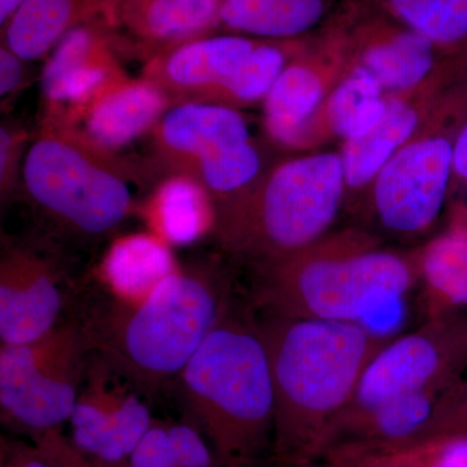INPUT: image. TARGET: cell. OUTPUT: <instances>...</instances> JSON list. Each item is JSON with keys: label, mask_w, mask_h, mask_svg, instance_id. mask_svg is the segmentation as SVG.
I'll list each match as a JSON object with an SVG mask.
<instances>
[{"label": "cell", "mask_w": 467, "mask_h": 467, "mask_svg": "<svg viewBox=\"0 0 467 467\" xmlns=\"http://www.w3.org/2000/svg\"><path fill=\"white\" fill-rule=\"evenodd\" d=\"M308 467H355L352 465H347V463L337 462V461L330 460H318L315 463Z\"/></svg>", "instance_id": "8d00e7d4"}, {"label": "cell", "mask_w": 467, "mask_h": 467, "mask_svg": "<svg viewBox=\"0 0 467 467\" xmlns=\"http://www.w3.org/2000/svg\"><path fill=\"white\" fill-rule=\"evenodd\" d=\"M169 243L156 234H130L112 243L100 264L99 275L113 303H142L168 276L178 272Z\"/></svg>", "instance_id": "ffe728a7"}, {"label": "cell", "mask_w": 467, "mask_h": 467, "mask_svg": "<svg viewBox=\"0 0 467 467\" xmlns=\"http://www.w3.org/2000/svg\"><path fill=\"white\" fill-rule=\"evenodd\" d=\"M121 3L122 0H24L2 26V45L29 63L41 60L77 27L98 20L119 24Z\"/></svg>", "instance_id": "d6986e66"}, {"label": "cell", "mask_w": 467, "mask_h": 467, "mask_svg": "<svg viewBox=\"0 0 467 467\" xmlns=\"http://www.w3.org/2000/svg\"><path fill=\"white\" fill-rule=\"evenodd\" d=\"M0 467H51L36 444L2 439Z\"/></svg>", "instance_id": "836d02e7"}, {"label": "cell", "mask_w": 467, "mask_h": 467, "mask_svg": "<svg viewBox=\"0 0 467 467\" xmlns=\"http://www.w3.org/2000/svg\"><path fill=\"white\" fill-rule=\"evenodd\" d=\"M346 192L340 153L285 160L244 192L216 202L214 232L226 251L267 265L325 238Z\"/></svg>", "instance_id": "5b68a950"}, {"label": "cell", "mask_w": 467, "mask_h": 467, "mask_svg": "<svg viewBox=\"0 0 467 467\" xmlns=\"http://www.w3.org/2000/svg\"><path fill=\"white\" fill-rule=\"evenodd\" d=\"M153 234L171 244H189L216 227V205L192 177L173 174L160 184L149 204Z\"/></svg>", "instance_id": "cb8c5ba5"}, {"label": "cell", "mask_w": 467, "mask_h": 467, "mask_svg": "<svg viewBox=\"0 0 467 467\" xmlns=\"http://www.w3.org/2000/svg\"><path fill=\"white\" fill-rule=\"evenodd\" d=\"M325 11V0H223L220 29L285 41L317 26Z\"/></svg>", "instance_id": "484cf974"}, {"label": "cell", "mask_w": 467, "mask_h": 467, "mask_svg": "<svg viewBox=\"0 0 467 467\" xmlns=\"http://www.w3.org/2000/svg\"><path fill=\"white\" fill-rule=\"evenodd\" d=\"M355 63V51L328 50L292 58L264 100L267 137L288 150H304L306 129Z\"/></svg>", "instance_id": "4fadbf2b"}, {"label": "cell", "mask_w": 467, "mask_h": 467, "mask_svg": "<svg viewBox=\"0 0 467 467\" xmlns=\"http://www.w3.org/2000/svg\"><path fill=\"white\" fill-rule=\"evenodd\" d=\"M299 54L294 39H260L238 72L207 103L235 109L264 103L285 67Z\"/></svg>", "instance_id": "83f0119b"}, {"label": "cell", "mask_w": 467, "mask_h": 467, "mask_svg": "<svg viewBox=\"0 0 467 467\" xmlns=\"http://www.w3.org/2000/svg\"><path fill=\"white\" fill-rule=\"evenodd\" d=\"M126 55H134L133 46L113 21H94L67 33L43 67V116L67 119L82 109L109 82L126 75Z\"/></svg>", "instance_id": "8fae6325"}, {"label": "cell", "mask_w": 467, "mask_h": 467, "mask_svg": "<svg viewBox=\"0 0 467 467\" xmlns=\"http://www.w3.org/2000/svg\"><path fill=\"white\" fill-rule=\"evenodd\" d=\"M466 121L467 69L371 183L374 211L384 229L417 235L434 225L453 181L454 146Z\"/></svg>", "instance_id": "52a82bcc"}, {"label": "cell", "mask_w": 467, "mask_h": 467, "mask_svg": "<svg viewBox=\"0 0 467 467\" xmlns=\"http://www.w3.org/2000/svg\"><path fill=\"white\" fill-rule=\"evenodd\" d=\"M229 309L225 276L178 270L142 303L109 304L82 326L92 352L150 392L180 378Z\"/></svg>", "instance_id": "277c9868"}, {"label": "cell", "mask_w": 467, "mask_h": 467, "mask_svg": "<svg viewBox=\"0 0 467 467\" xmlns=\"http://www.w3.org/2000/svg\"><path fill=\"white\" fill-rule=\"evenodd\" d=\"M259 327L275 389L273 462L308 467L389 340L350 322L266 317Z\"/></svg>", "instance_id": "6da1fadb"}, {"label": "cell", "mask_w": 467, "mask_h": 467, "mask_svg": "<svg viewBox=\"0 0 467 467\" xmlns=\"http://www.w3.org/2000/svg\"><path fill=\"white\" fill-rule=\"evenodd\" d=\"M23 2L24 0H0V26L7 23Z\"/></svg>", "instance_id": "d590c367"}, {"label": "cell", "mask_w": 467, "mask_h": 467, "mask_svg": "<svg viewBox=\"0 0 467 467\" xmlns=\"http://www.w3.org/2000/svg\"><path fill=\"white\" fill-rule=\"evenodd\" d=\"M256 269L254 300L266 317L359 325L400 304L420 282L417 252L389 250L359 230L327 234Z\"/></svg>", "instance_id": "7a4b0ae2"}, {"label": "cell", "mask_w": 467, "mask_h": 467, "mask_svg": "<svg viewBox=\"0 0 467 467\" xmlns=\"http://www.w3.org/2000/svg\"><path fill=\"white\" fill-rule=\"evenodd\" d=\"M130 467H178L169 441L167 423L155 420L131 454Z\"/></svg>", "instance_id": "1f68e13d"}, {"label": "cell", "mask_w": 467, "mask_h": 467, "mask_svg": "<svg viewBox=\"0 0 467 467\" xmlns=\"http://www.w3.org/2000/svg\"><path fill=\"white\" fill-rule=\"evenodd\" d=\"M386 106L387 94L376 77L353 66L309 122L304 150L331 138L347 142L362 137L377 125Z\"/></svg>", "instance_id": "44dd1931"}, {"label": "cell", "mask_w": 467, "mask_h": 467, "mask_svg": "<svg viewBox=\"0 0 467 467\" xmlns=\"http://www.w3.org/2000/svg\"><path fill=\"white\" fill-rule=\"evenodd\" d=\"M453 181L467 183V121L461 129L454 146Z\"/></svg>", "instance_id": "e575fe53"}, {"label": "cell", "mask_w": 467, "mask_h": 467, "mask_svg": "<svg viewBox=\"0 0 467 467\" xmlns=\"http://www.w3.org/2000/svg\"><path fill=\"white\" fill-rule=\"evenodd\" d=\"M466 367L467 316L429 319L418 330L378 350L359 378L355 395L337 418L362 413L414 393L444 391L461 379Z\"/></svg>", "instance_id": "9c48e42d"}, {"label": "cell", "mask_w": 467, "mask_h": 467, "mask_svg": "<svg viewBox=\"0 0 467 467\" xmlns=\"http://www.w3.org/2000/svg\"><path fill=\"white\" fill-rule=\"evenodd\" d=\"M427 317L459 315L467 308V229L454 227L417 252Z\"/></svg>", "instance_id": "603a6c76"}, {"label": "cell", "mask_w": 467, "mask_h": 467, "mask_svg": "<svg viewBox=\"0 0 467 467\" xmlns=\"http://www.w3.org/2000/svg\"><path fill=\"white\" fill-rule=\"evenodd\" d=\"M260 39L238 34L204 36L150 58L142 77L174 104L207 103L243 66Z\"/></svg>", "instance_id": "9a60e30c"}, {"label": "cell", "mask_w": 467, "mask_h": 467, "mask_svg": "<svg viewBox=\"0 0 467 467\" xmlns=\"http://www.w3.org/2000/svg\"><path fill=\"white\" fill-rule=\"evenodd\" d=\"M29 134L16 122H3L0 128V196L7 202L23 177Z\"/></svg>", "instance_id": "f546056e"}, {"label": "cell", "mask_w": 467, "mask_h": 467, "mask_svg": "<svg viewBox=\"0 0 467 467\" xmlns=\"http://www.w3.org/2000/svg\"><path fill=\"white\" fill-rule=\"evenodd\" d=\"M353 51V66L365 67L376 77L387 95L413 90L445 61L434 43L409 27L364 43Z\"/></svg>", "instance_id": "7402d4cb"}, {"label": "cell", "mask_w": 467, "mask_h": 467, "mask_svg": "<svg viewBox=\"0 0 467 467\" xmlns=\"http://www.w3.org/2000/svg\"><path fill=\"white\" fill-rule=\"evenodd\" d=\"M150 134L158 164L169 175L186 174L202 160L252 140L239 109L198 101L171 106Z\"/></svg>", "instance_id": "2e32d148"}, {"label": "cell", "mask_w": 467, "mask_h": 467, "mask_svg": "<svg viewBox=\"0 0 467 467\" xmlns=\"http://www.w3.org/2000/svg\"><path fill=\"white\" fill-rule=\"evenodd\" d=\"M140 392L95 353L69 420L72 441L101 465L130 467L131 454L155 422Z\"/></svg>", "instance_id": "30bf717a"}, {"label": "cell", "mask_w": 467, "mask_h": 467, "mask_svg": "<svg viewBox=\"0 0 467 467\" xmlns=\"http://www.w3.org/2000/svg\"><path fill=\"white\" fill-rule=\"evenodd\" d=\"M29 61L15 54L7 46L0 47V100L2 110L7 109L12 100L30 82V72L27 69Z\"/></svg>", "instance_id": "d6a6232c"}, {"label": "cell", "mask_w": 467, "mask_h": 467, "mask_svg": "<svg viewBox=\"0 0 467 467\" xmlns=\"http://www.w3.org/2000/svg\"><path fill=\"white\" fill-rule=\"evenodd\" d=\"M174 106L159 86L143 78L119 77L64 121L104 149L117 152L150 134ZM58 119V117H57Z\"/></svg>", "instance_id": "e0dca14e"}, {"label": "cell", "mask_w": 467, "mask_h": 467, "mask_svg": "<svg viewBox=\"0 0 467 467\" xmlns=\"http://www.w3.org/2000/svg\"><path fill=\"white\" fill-rule=\"evenodd\" d=\"M438 434L467 436V380L462 378L439 399L426 425L411 438Z\"/></svg>", "instance_id": "f1b7e54d"}, {"label": "cell", "mask_w": 467, "mask_h": 467, "mask_svg": "<svg viewBox=\"0 0 467 467\" xmlns=\"http://www.w3.org/2000/svg\"><path fill=\"white\" fill-rule=\"evenodd\" d=\"M21 180L46 216L81 235L109 233L133 211L130 164L57 117L43 116Z\"/></svg>", "instance_id": "8992f818"}, {"label": "cell", "mask_w": 467, "mask_h": 467, "mask_svg": "<svg viewBox=\"0 0 467 467\" xmlns=\"http://www.w3.org/2000/svg\"><path fill=\"white\" fill-rule=\"evenodd\" d=\"M57 267L24 247L7 248L0 261L2 346L39 339L58 325L64 297Z\"/></svg>", "instance_id": "5bb4252c"}, {"label": "cell", "mask_w": 467, "mask_h": 467, "mask_svg": "<svg viewBox=\"0 0 467 467\" xmlns=\"http://www.w3.org/2000/svg\"><path fill=\"white\" fill-rule=\"evenodd\" d=\"M90 342L78 322L58 324L39 339L2 346L3 422L33 438L72 417L88 368Z\"/></svg>", "instance_id": "ba28073f"}, {"label": "cell", "mask_w": 467, "mask_h": 467, "mask_svg": "<svg viewBox=\"0 0 467 467\" xmlns=\"http://www.w3.org/2000/svg\"><path fill=\"white\" fill-rule=\"evenodd\" d=\"M318 460L355 467H467V436H418L386 444L343 445L326 451Z\"/></svg>", "instance_id": "d4e9b609"}, {"label": "cell", "mask_w": 467, "mask_h": 467, "mask_svg": "<svg viewBox=\"0 0 467 467\" xmlns=\"http://www.w3.org/2000/svg\"><path fill=\"white\" fill-rule=\"evenodd\" d=\"M30 439L51 467H106L79 450L61 429L48 430Z\"/></svg>", "instance_id": "4dcf8cb0"}, {"label": "cell", "mask_w": 467, "mask_h": 467, "mask_svg": "<svg viewBox=\"0 0 467 467\" xmlns=\"http://www.w3.org/2000/svg\"><path fill=\"white\" fill-rule=\"evenodd\" d=\"M466 69V64L445 60L413 90L387 95L386 109L377 125L362 137L343 142L340 158L347 192L371 186L389 159L420 130L445 88Z\"/></svg>", "instance_id": "7c38bea8"}, {"label": "cell", "mask_w": 467, "mask_h": 467, "mask_svg": "<svg viewBox=\"0 0 467 467\" xmlns=\"http://www.w3.org/2000/svg\"><path fill=\"white\" fill-rule=\"evenodd\" d=\"M223 0H122L119 24L144 63L220 29Z\"/></svg>", "instance_id": "ac0fdd59"}, {"label": "cell", "mask_w": 467, "mask_h": 467, "mask_svg": "<svg viewBox=\"0 0 467 467\" xmlns=\"http://www.w3.org/2000/svg\"><path fill=\"white\" fill-rule=\"evenodd\" d=\"M404 26L434 43L445 60L467 63V0H389Z\"/></svg>", "instance_id": "4316f807"}, {"label": "cell", "mask_w": 467, "mask_h": 467, "mask_svg": "<svg viewBox=\"0 0 467 467\" xmlns=\"http://www.w3.org/2000/svg\"><path fill=\"white\" fill-rule=\"evenodd\" d=\"M195 426L221 467L272 457L275 389L259 322L229 309L180 378Z\"/></svg>", "instance_id": "3957f363"}]
</instances>
